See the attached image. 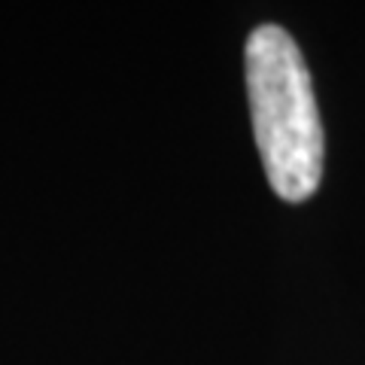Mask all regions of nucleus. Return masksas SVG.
Segmentation results:
<instances>
[{
    "label": "nucleus",
    "mask_w": 365,
    "mask_h": 365,
    "mask_svg": "<svg viewBox=\"0 0 365 365\" xmlns=\"http://www.w3.org/2000/svg\"><path fill=\"white\" fill-rule=\"evenodd\" d=\"M247 98L262 168L283 201H307L323 180V125L299 43L277 25L250 34Z\"/></svg>",
    "instance_id": "nucleus-1"
}]
</instances>
